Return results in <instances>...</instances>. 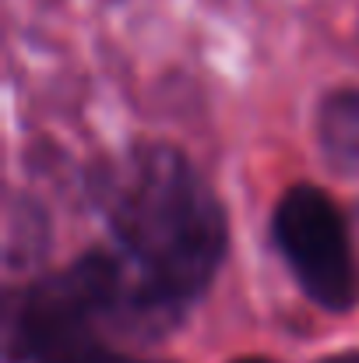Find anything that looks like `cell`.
<instances>
[{
	"label": "cell",
	"mask_w": 359,
	"mask_h": 363,
	"mask_svg": "<svg viewBox=\"0 0 359 363\" xmlns=\"http://www.w3.org/2000/svg\"><path fill=\"white\" fill-rule=\"evenodd\" d=\"M99 205L130 272L141 328H169L215 279L226 212L205 177L169 145H137L99 177Z\"/></svg>",
	"instance_id": "6da1fadb"
},
{
	"label": "cell",
	"mask_w": 359,
	"mask_h": 363,
	"mask_svg": "<svg viewBox=\"0 0 359 363\" xmlns=\"http://www.w3.org/2000/svg\"><path fill=\"white\" fill-rule=\"evenodd\" d=\"M103 325L141 328L134 282L120 254H85L64 272L25 289L11 311L7 353L11 360H53L92 346V332Z\"/></svg>",
	"instance_id": "7a4b0ae2"
},
{
	"label": "cell",
	"mask_w": 359,
	"mask_h": 363,
	"mask_svg": "<svg viewBox=\"0 0 359 363\" xmlns=\"http://www.w3.org/2000/svg\"><path fill=\"white\" fill-rule=\"evenodd\" d=\"M275 243L317 307L342 314L356 303L359 272L349 230L321 187L300 184L282 194L275 208Z\"/></svg>",
	"instance_id": "3957f363"
},
{
	"label": "cell",
	"mask_w": 359,
	"mask_h": 363,
	"mask_svg": "<svg viewBox=\"0 0 359 363\" xmlns=\"http://www.w3.org/2000/svg\"><path fill=\"white\" fill-rule=\"evenodd\" d=\"M317 138L324 159L346 173L359 177V92H331L317 110Z\"/></svg>",
	"instance_id": "277c9868"
},
{
	"label": "cell",
	"mask_w": 359,
	"mask_h": 363,
	"mask_svg": "<svg viewBox=\"0 0 359 363\" xmlns=\"http://www.w3.org/2000/svg\"><path fill=\"white\" fill-rule=\"evenodd\" d=\"M46 363H120V357L99 350V346H89V350H74V353L53 357V360H46Z\"/></svg>",
	"instance_id": "5b68a950"
},
{
	"label": "cell",
	"mask_w": 359,
	"mask_h": 363,
	"mask_svg": "<svg viewBox=\"0 0 359 363\" xmlns=\"http://www.w3.org/2000/svg\"><path fill=\"white\" fill-rule=\"evenodd\" d=\"M321 363H359V350H346V353H335V357H324Z\"/></svg>",
	"instance_id": "8992f818"
},
{
	"label": "cell",
	"mask_w": 359,
	"mask_h": 363,
	"mask_svg": "<svg viewBox=\"0 0 359 363\" xmlns=\"http://www.w3.org/2000/svg\"><path fill=\"white\" fill-rule=\"evenodd\" d=\"M237 363H268V360H261V357H246V360H237Z\"/></svg>",
	"instance_id": "52a82bcc"
},
{
	"label": "cell",
	"mask_w": 359,
	"mask_h": 363,
	"mask_svg": "<svg viewBox=\"0 0 359 363\" xmlns=\"http://www.w3.org/2000/svg\"><path fill=\"white\" fill-rule=\"evenodd\" d=\"M120 363H155V360H130V357H120Z\"/></svg>",
	"instance_id": "ba28073f"
}]
</instances>
